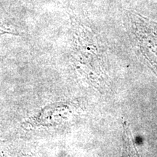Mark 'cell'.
<instances>
[{"instance_id":"cell-1","label":"cell","mask_w":157,"mask_h":157,"mask_svg":"<svg viewBox=\"0 0 157 157\" xmlns=\"http://www.w3.org/2000/svg\"><path fill=\"white\" fill-rule=\"evenodd\" d=\"M126 147H127V157H140L137 153L135 143L132 137L130 136L129 131H126Z\"/></svg>"}]
</instances>
